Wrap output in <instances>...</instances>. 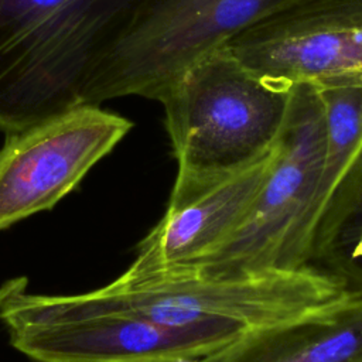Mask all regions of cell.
Segmentation results:
<instances>
[{
  "instance_id": "cell-1",
  "label": "cell",
  "mask_w": 362,
  "mask_h": 362,
  "mask_svg": "<svg viewBox=\"0 0 362 362\" xmlns=\"http://www.w3.org/2000/svg\"><path fill=\"white\" fill-rule=\"evenodd\" d=\"M157 0H0V132L109 100L117 54Z\"/></svg>"
},
{
  "instance_id": "cell-2",
  "label": "cell",
  "mask_w": 362,
  "mask_h": 362,
  "mask_svg": "<svg viewBox=\"0 0 362 362\" xmlns=\"http://www.w3.org/2000/svg\"><path fill=\"white\" fill-rule=\"evenodd\" d=\"M291 88L253 75L225 47L187 66L160 98L177 175L178 208L269 156L284 127Z\"/></svg>"
},
{
  "instance_id": "cell-3",
  "label": "cell",
  "mask_w": 362,
  "mask_h": 362,
  "mask_svg": "<svg viewBox=\"0 0 362 362\" xmlns=\"http://www.w3.org/2000/svg\"><path fill=\"white\" fill-rule=\"evenodd\" d=\"M0 320L11 346L34 362L201 359L249 331L230 322L167 325L96 308L81 294H35L25 277L0 286Z\"/></svg>"
},
{
  "instance_id": "cell-4",
  "label": "cell",
  "mask_w": 362,
  "mask_h": 362,
  "mask_svg": "<svg viewBox=\"0 0 362 362\" xmlns=\"http://www.w3.org/2000/svg\"><path fill=\"white\" fill-rule=\"evenodd\" d=\"M351 291L337 276L310 264L214 276L122 273L81 296L96 308L167 325L230 322L257 329L324 308Z\"/></svg>"
},
{
  "instance_id": "cell-5",
  "label": "cell",
  "mask_w": 362,
  "mask_h": 362,
  "mask_svg": "<svg viewBox=\"0 0 362 362\" xmlns=\"http://www.w3.org/2000/svg\"><path fill=\"white\" fill-rule=\"evenodd\" d=\"M324 147V112L317 88L293 86L273 164L243 222L211 253L161 273L214 276L304 267L298 260L300 236L322 170Z\"/></svg>"
},
{
  "instance_id": "cell-6",
  "label": "cell",
  "mask_w": 362,
  "mask_h": 362,
  "mask_svg": "<svg viewBox=\"0 0 362 362\" xmlns=\"http://www.w3.org/2000/svg\"><path fill=\"white\" fill-rule=\"evenodd\" d=\"M132 127L100 105H81L7 133L0 147V230L52 209Z\"/></svg>"
},
{
  "instance_id": "cell-7",
  "label": "cell",
  "mask_w": 362,
  "mask_h": 362,
  "mask_svg": "<svg viewBox=\"0 0 362 362\" xmlns=\"http://www.w3.org/2000/svg\"><path fill=\"white\" fill-rule=\"evenodd\" d=\"M222 47L274 86H362V0H307Z\"/></svg>"
},
{
  "instance_id": "cell-8",
  "label": "cell",
  "mask_w": 362,
  "mask_h": 362,
  "mask_svg": "<svg viewBox=\"0 0 362 362\" xmlns=\"http://www.w3.org/2000/svg\"><path fill=\"white\" fill-rule=\"evenodd\" d=\"M307 0H157L123 42L109 98L160 100L194 61L257 23Z\"/></svg>"
},
{
  "instance_id": "cell-9",
  "label": "cell",
  "mask_w": 362,
  "mask_h": 362,
  "mask_svg": "<svg viewBox=\"0 0 362 362\" xmlns=\"http://www.w3.org/2000/svg\"><path fill=\"white\" fill-rule=\"evenodd\" d=\"M277 144V143H276ZM274 150L240 174L182 206L165 209L140 240L127 276L161 273L185 266L215 250L243 222L274 158Z\"/></svg>"
},
{
  "instance_id": "cell-10",
  "label": "cell",
  "mask_w": 362,
  "mask_h": 362,
  "mask_svg": "<svg viewBox=\"0 0 362 362\" xmlns=\"http://www.w3.org/2000/svg\"><path fill=\"white\" fill-rule=\"evenodd\" d=\"M202 362H362V291L305 315L249 329Z\"/></svg>"
},
{
  "instance_id": "cell-11",
  "label": "cell",
  "mask_w": 362,
  "mask_h": 362,
  "mask_svg": "<svg viewBox=\"0 0 362 362\" xmlns=\"http://www.w3.org/2000/svg\"><path fill=\"white\" fill-rule=\"evenodd\" d=\"M325 126L324 163L298 246L300 266H308L317 223L339 181L362 148V86L317 89Z\"/></svg>"
},
{
  "instance_id": "cell-12",
  "label": "cell",
  "mask_w": 362,
  "mask_h": 362,
  "mask_svg": "<svg viewBox=\"0 0 362 362\" xmlns=\"http://www.w3.org/2000/svg\"><path fill=\"white\" fill-rule=\"evenodd\" d=\"M308 264L362 291V148L317 223Z\"/></svg>"
},
{
  "instance_id": "cell-13",
  "label": "cell",
  "mask_w": 362,
  "mask_h": 362,
  "mask_svg": "<svg viewBox=\"0 0 362 362\" xmlns=\"http://www.w3.org/2000/svg\"><path fill=\"white\" fill-rule=\"evenodd\" d=\"M180 362H202L201 359H185V361H180Z\"/></svg>"
}]
</instances>
